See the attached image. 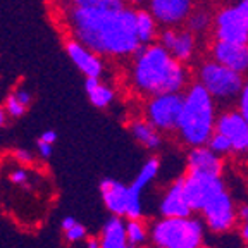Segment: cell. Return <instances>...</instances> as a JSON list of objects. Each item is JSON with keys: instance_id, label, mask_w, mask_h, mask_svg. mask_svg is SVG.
<instances>
[{"instance_id": "obj_1", "label": "cell", "mask_w": 248, "mask_h": 248, "mask_svg": "<svg viewBox=\"0 0 248 248\" xmlns=\"http://www.w3.org/2000/svg\"><path fill=\"white\" fill-rule=\"evenodd\" d=\"M66 23L73 38L102 57H133L141 46L136 35V9L126 0H98L69 5Z\"/></svg>"}, {"instance_id": "obj_2", "label": "cell", "mask_w": 248, "mask_h": 248, "mask_svg": "<svg viewBox=\"0 0 248 248\" xmlns=\"http://www.w3.org/2000/svg\"><path fill=\"white\" fill-rule=\"evenodd\" d=\"M128 79L136 95L148 98L159 93L185 92L191 83V71L188 64L155 42L141 45L131 57Z\"/></svg>"}, {"instance_id": "obj_3", "label": "cell", "mask_w": 248, "mask_h": 248, "mask_svg": "<svg viewBox=\"0 0 248 248\" xmlns=\"http://www.w3.org/2000/svg\"><path fill=\"white\" fill-rule=\"evenodd\" d=\"M217 116L219 112L216 98L203 85L191 81L185 90V102L176 136L186 147L207 145L216 131Z\"/></svg>"}, {"instance_id": "obj_4", "label": "cell", "mask_w": 248, "mask_h": 248, "mask_svg": "<svg viewBox=\"0 0 248 248\" xmlns=\"http://www.w3.org/2000/svg\"><path fill=\"white\" fill-rule=\"evenodd\" d=\"M205 222L193 214L186 217H162L150 228V241L155 248H202Z\"/></svg>"}, {"instance_id": "obj_5", "label": "cell", "mask_w": 248, "mask_h": 248, "mask_svg": "<svg viewBox=\"0 0 248 248\" xmlns=\"http://www.w3.org/2000/svg\"><path fill=\"white\" fill-rule=\"evenodd\" d=\"M195 81L203 85L207 92L216 98L217 104H231L232 100H238L241 88L245 85L247 76L236 71L229 69L221 62L214 61L212 57L205 59L198 64L195 71Z\"/></svg>"}, {"instance_id": "obj_6", "label": "cell", "mask_w": 248, "mask_h": 248, "mask_svg": "<svg viewBox=\"0 0 248 248\" xmlns=\"http://www.w3.org/2000/svg\"><path fill=\"white\" fill-rule=\"evenodd\" d=\"M183 102H185V92L159 93V95L145 98L143 116L159 131L176 135L183 110Z\"/></svg>"}, {"instance_id": "obj_7", "label": "cell", "mask_w": 248, "mask_h": 248, "mask_svg": "<svg viewBox=\"0 0 248 248\" xmlns=\"http://www.w3.org/2000/svg\"><path fill=\"white\" fill-rule=\"evenodd\" d=\"M212 40L248 43V17L236 4H224L214 12Z\"/></svg>"}, {"instance_id": "obj_8", "label": "cell", "mask_w": 248, "mask_h": 248, "mask_svg": "<svg viewBox=\"0 0 248 248\" xmlns=\"http://www.w3.org/2000/svg\"><path fill=\"white\" fill-rule=\"evenodd\" d=\"M202 221L212 232H228L238 222V209L228 188L216 193L200 212Z\"/></svg>"}, {"instance_id": "obj_9", "label": "cell", "mask_w": 248, "mask_h": 248, "mask_svg": "<svg viewBox=\"0 0 248 248\" xmlns=\"http://www.w3.org/2000/svg\"><path fill=\"white\" fill-rule=\"evenodd\" d=\"M183 178H185V193L188 202H190L193 214H200L207 202L216 193L226 188L222 174L186 170Z\"/></svg>"}, {"instance_id": "obj_10", "label": "cell", "mask_w": 248, "mask_h": 248, "mask_svg": "<svg viewBox=\"0 0 248 248\" xmlns=\"http://www.w3.org/2000/svg\"><path fill=\"white\" fill-rule=\"evenodd\" d=\"M157 42L164 45L178 61L190 64L197 57L198 50V36L186 26L164 28L159 33Z\"/></svg>"}, {"instance_id": "obj_11", "label": "cell", "mask_w": 248, "mask_h": 248, "mask_svg": "<svg viewBox=\"0 0 248 248\" xmlns=\"http://www.w3.org/2000/svg\"><path fill=\"white\" fill-rule=\"evenodd\" d=\"M216 131L228 136L234 154H248V121L238 110V107H228L219 112Z\"/></svg>"}, {"instance_id": "obj_12", "label": "cell", "mask_w": 248, "mask_h": 248, "mask_svg": "<svg viewBox=\"0 0 248 248\" xmlns=\"http://www.w3.org/2000/svg\"><path fill=\"white\" fill-rule=\"evenodd\" d=\"M198 0H150L148 9L159 21L160 26H185L188 16L197 7Z\"/></svg>"}, {"instance_id": "obj_13", "label": "cell", "mask_w": 248, "mask_h": 248, "mask_svg": "<svg viewBox=\"0 0 248 248\" xmlns=\"http://www.w3.org/2000/svg\"><path fill=\"white\" fill-rule=\"evenodd\" d=\"M66 54L76 66V69L86 78H102L105 71V62L104 57L97 52H93L92 48L71 36L69 40H66Z\"/></svg>"}, {"instance_id": "obj_14", "label": "cell", "mask_w": 248, "mask_h": 248, "mask_svg": "<svg viewBox=\"0 0 248 248\" xmlns=\"http://www.w3.org/2000/svg\"><path fill=\"white\" fill-rule=\"evenodd\" d=\"M209 55L229 69L248 76V43H232L212 40Z\"/></svg>"}, {"instance_id": "obj_15", "label": "cell", "mask_w": 248, "mask_h": 248, "mask_svg": "<svg viewBox=\"0 0 248 248\" xmlns=\"http://www.w3.org/2000/svg\"><path fill=\"white\" fill-rule=\"evenodd\" d=\"M160 216L162 217H186L191 216L193 210L185 193V178L179 176L170 183L160 198Z\"/></svg>"}, {"instance_id": "obj_16", "label": "cell", "mask_w": 248, "mask_h": 248, "mask_svg": "<svg viewBox=\"0 0 248 248\" xmlns=\"http://www.w3.org/2000/svg\"><path fill=\"white\" fill-rule=\"evenodd\" d=\"M100 195L105 209L112 216L126 217L129 205V186H124L117 179L105 178L100 181Z\"/></svg>"}, {"instance_id": "obj_17", "label": "cell", "mask_w": 248, "mask_h": 248, "mask_svg": "<svg viewBox=\"0 0 248 248\" xmlns=\"http://www.w3.org/2000/svg\"><path fill=\"white\" fill-rule=\"evenodd\" d=\"M186 170L222 174V170H224V157L216 154L209 145L190 147L188 155H186Z\"/></svg>"}, {"instance_id": "obj_18", "label": "cell", "mask_w": 248, "mask_h": 248, "mask_svg": "<svg viewBox=\"0 0 248 248\" xmlns=\"http://www.w3.org/2000/svg\"><path fill=\"white\" fill-rule=\"evenodd\" d=\"M128 129H129V133H131L133 138H135L136 143H140L143 148H147V150L154 152V150H157V148L162 147L164 133L155 128L154 124H152L145 116L135 117V119L129 121Z\"/></svg>"}, {"instance_id": "obj_19", "label": "cell", "mask_w": 248, "mask_h": 248, "mask_svg": "<svg viewBox=\"0 0 248 248\" xmlns=\"http://www.w3.org/2000/svg\"><path fill=\"white\" fill-rule=\"evenodd\" d=\"M100 248H131L123 217L110 216L100 232Z\"/></svg>"}, {"instance_id": "obj_20", "label": "cell", "mask_w": 248, "mask_h": 248, "mask_svg": "<svg viewBox=\"0 0 248 248\" xmlns=\"http://www.w3.org/2000/svg\"><path fill=\"white\" fill-rule=\"evenodd\" d=\"M85 90L88 95V100L93 107L107 108L116 100V92L110 85L102 81V78H86Z\"/></svg>"}, {"instance_id": "obj_21", "label": "cell", "mask_w": 248, "mask_h": 248, "mask_svg": "<svg viewBox=\"0 0 248 248\" xmlns=\"http://www.w3.org/2000/svg\"><path fill=\"white\" fill-rule=\"evenodd\" d=\"M159 21L150 12V9L136 7V35L141 45H150L159 40Z\"/></svg>"}, {"instance_id": "obj_22", "label": "cell", "mask_w": 248, "mask_h": 248, "mask_svg": "<svg viewBox=\"0 0 248 248\" xmlns=\"http://www.w3.org/2000/svg\"><path fill=\"white\" fill-rule=\"evenodd\" d=\"M185 26L188 28L190 31H193L197 36H202L212 31V26H214V12L207 7H197L191 11V14L188 16V19H186Z\"/></svg>"}, {"instance_id": "obj_23", "label": "cell", "mask_w": 248, "mask_h": 248, "mask_svg": "<svg viewBox=\"0 0 248 248\" xmlns=\"http://www.w3.org/2000/svg\"><path fill=\"white\" fill-rule=\"evenodd\" d=\"M126 232H128V240L131 247H141L150 238V229L141 219H128Z\"/></svg>"}, {"instance_id": "obj_24", "label": "cell", "mask_w": 248, "mask_h": 248, "mask_svg": "<svg viewBox=\"0 0 248 248\" xmlns=\"http://www.w3.org/2000/svg\"><path fill=\"white\" fill-rule=\"evenodd\" d=\"M209 145L210 148H212L216 154H219L221 157H226V155H229V154H234L232 152V145H231V141H229V138L226 135H222V133H219V131H214V135L210 136V140H209Z\"/></svg>"}, {"instance_id": "obj_25", "label": "cell", "mask_w": 248, "mask_h": 248, "mask_svg": "<svg viewBox=\"0 0 248 248\" xmlns=\"http://www.w3.org/2000/svg\"><path fill=\"white\" fill-rule=\"evenodd\" d=\"M26 108H28V105H24L23 102L17 98V95H16L14 92L9 93L7 98H5V112H7V116L21 117L26 112Z\"/></svg>"}, {"instance_id": "obj_26", "label": "cell", "mask_w": 248, "mask_h": 248, "mask_svg": "<svg viewBox=\"0 0 248 248\" xmlns=\"http://www.w3.org/2000/svg\"><path fill=\"white\" fill-rule=\"evenodd\" d=\"M64 236H66V241H69V243H78V241H81L86 238V229L83 224L76 222V224H73L69 229L64 231Z\"/></svg>"}, {"instance_id": "obj_27", "label": "cell", "mask_w": 248, "mask_h": 248, "mask_svg": "<svg viewBox=\"0 0 248 248\" xmlns=\"http://www.w3.org/2000/svg\"><path fill=\"white\" fill-rule=\"evenodd\" d=\"M238 110L243 114V117L248 121V76L245 79V85L238 95Z\"/></svg>"}, {"instance_id": "obj_28", "label": "cell", "mask_w": 248, "mask_h": 248, "mask_svg": "<svg viewBox=\"0 0 248 248\" xmlns=\"http://www.w3.org/2000/svg\"><path fill=\"white\" fill-rule=\"evenodd\" d=\"M9 179H11L14 185H19V186H26L28 181H30V176H28V170L24 169H14L9 174Z\"/></svg>"}, {"instance_id": "obj_29", "label": "cell", "mask_w": 248, "mask_h": 248, "mask_svg": "<svg viewBox=\"0 0 248 248\" xmlns=\"http://www.w3.org/2000/svg\"><path fill=\"white\" fill-rule=\"evenodd\" d=\"M14 159L23 166H26V164H33V154L24 150V148H17V150H14Z\"/></svg>"}, {"instance_id": "obj_30", "label": "cell", "mask_w": 248, "mask_h": 248, "mask_svg": "<svg viewBox=\"0 0 248 248\" xmlns=\"http://www.w3.org/2000/svg\"><path fill=\"white\" fill-rule=\"evenodd\" d=\"M36 150H38L40 157L42 159H48L54 152V145L48 143V141H43V140H38V143H36Z\"/></svg>"}, {"instance_id": "obj_31", "label": "cell", "mask_w": 248, "mask_h": 248, "mask_svg": "<svg viewBox=\"0 0 248 248\" xmlns=\"http://www.w3.org/2000/svg\"><path fill=\"white\" fill-rule=\"evenodd\" d=\"M14 93L17 95V98H19V100L23 102L24 105H28V107H30V104H31V93L28 92V90L17 88V90H14Z\"/></svg>"}, {"instance_id": "obj_32", "label": "cell", "mask_w": 248, "mask_h": 248, "mask_svg": "<svg viewBox=\"0 0 248 248\" xmlns=\"http://www.w3.org/2000/svg\"><path fill=\"white\" fill-rule=\"evenodd\" d=\"M40 140H43V141H48V143L54 145L55 141H57V133H55L54 129H46V131H43V133H42Z\"/></svg>"}, {"instance_id": "obj_33", "label": "cell", "mask_w": 248, "mask_h": 248, "mask_svg": "<svg viewBox=\"0 0 248 248\" xmlns=\"http://www.w3.org/2000/svg\"><path fill=\"white\" fill-rule=\"evenodd\" d=\"M238 221H248V203H243V205L238 207Z\"/></svg>"}, {"instance_id": "obj_34", "label": "cell", "mask_w": 248, "mask_h": 248, "mask_svg": "<svg viewBox=\"0 0 248 248\" xmlns=\"http://www.w3.org/2000/svg\"><path fill=\"white\" fill-rule=\"evenodd\" d=\"M240 236H241V240H243L245 243L248 245V221L241 222V226H240Z\"/></svg>"}, {"instance_id": "obj_35", "label": "cell", "mask_w": 248, "mask_h": 248, "mask_svg": "<svg viewBox=\"0 0 248 248\" xmlns=\"http://www.w3.org/2000/svg\"><path fill=\"white\" fill-rule=\"evenodd\" d=\"M76 219H74V217H71V216H67V217H64V219H62V231H66V229H69L71 226L73 224H76Z\"/></svg>"}, {"instance_id": "obj_36", "label": "cell", "mask_w": 248, "mask_h": 248, "mask_svg": "<svg viewBox=\"0 0 248 248\" xmlns=\"http://www.w3.org/2000/svg\"><path fill=\"white\" fill-rule=\"evenodd\" d=\"M86 248H100V240L98 238H88L86 240Z\"/></svg>"}, {"instance_id": "obj_37", "label": "cell", "mask_w": 248, "mask_h": 248, "mask_svg": "<svg viewBox=\"0 0 248 248\" xmlns=\"http://www.w3.org/2000/svg\"><path fill=\"white\" fill-rule=\"evenodd\" d=\"M236 5L240 7V11L243 12V14L248 17V0H238Z\"/></svg>"}, {"instance_id": "obj_38", "label": "cell", "mask_w": 248, "mask_h": 248, "mask_svg": "<svg viewBox=\"0 0 248 248\" xmlns=\"http://www.w3.org/2000/svg\"><path fill=\"white\" fill-rule=\"evenodd\" d=\"M93 2H98V0H71L73 5H88V4H93Z\"/></svg>"}, {"instance_id": "obj_39", "label": "cell", "mask_w": 248, "mask_h": 248, "mask_svg": "<svg viewBox=\"0 0 248 248\" xmlns=\"http://www.w3.org/2000/svg\"><path fill=\"white\" fill-rule=\"evenodd\" d=\"M128 4H131V5H136V7H141L143 4H148L150 0H126Z\"/></svg>"}, {"instance_id": "obj_40", "label": "cell", "mask_w": 248, "mask_h": 248, "mask_svg": "<svg viewBox=\"0 0 248 248\" xmlns=\"http://www.w3.org/2000/svg\"><path fill=\"white\" fill-rule=\"evenodd\" d=\"M5 116H7V112H5V107H0V128L5 124Z\"/></svg>"}, {"instance_id": "obj_41", "label": "cell", "mask_w": 248, "mask_h": 248, "mask_svg": "<svg viewBox=\"0 0 248 248\" xmlns=\"http://www.w3.org/2000/svg\"><path fill=\"white\" fill-rule=\"evenodd\" d=\"M222 2H226V4H229V2H232V0H222Z\"/></svg>"}, {"instance_id": "obj_42", "label": "cell", "mask_w": 248, "mask_h": 248, "mask_svg": "<svg viewBox=\"0 0 248 248\" xmlns=\"http://www.w3.org/2000/svg\"><path fill=\"white\" fill-rule=\"evenodd\" d=\"M50 2H57V0H50Z\"/></svg>"}, {"instance_id": "obj_43", "label": "cell", "mask_w": 248, "mask_h": 248, "mask_svg": "<svg viewBox=\"0 0 248 248\" xmlns=\"http://www.w3.org/2000/svg\"><path fill=\"white\" fill-rule=\"evenodd\" d=\"M131 248H138V247H131Z\"/></svg>"}]
</instances>
